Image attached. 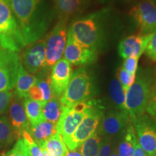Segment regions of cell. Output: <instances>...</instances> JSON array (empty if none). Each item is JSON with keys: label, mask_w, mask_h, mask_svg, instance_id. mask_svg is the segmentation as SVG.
Segmentation results:
<instances>
[{"label": "cell", "mask_w": 156, "mask_h": 156, "mask_svg": "<svg viewBox=\"0 0 156 156\" xmlns=\"http://www.w3.org/2000/svg\"><path fill=\"white\" fill-rule=\"evenodd\" d=\"M73 68L64 58H60L51 69L50 83L54 97L60 98L63 95L72 76Z\"/></svg>", "instance_id": "obj_15"}, {"label": "cell", "mask_w": 156, "mask_h": 156, "mask_svg": "<svg viewBox=\"0 0 156 156\" xmlns=\"http://www.w3.org/2000/svg\"><path fill=\"white\" fill-rule=\"evenodd\" d=\"M116 73V78L119 81L123 89L126 91L134 83L136 75H130L122 67L118 68Z\"/></svg>", "instance_id": "obj_30"}, {"label": "cell", "mask_w": 156, "mask_h": 156, "mask_svg": "<svg viewBox=\"0 0 156 156\" xmlns=\"http://www.w3.org/2000/svg\"><path fill=\"white\" fill-rule=\"evenodd\" d=\"M46 39L28 45L22 55L23 66L28 73L35 75L44 67L46 62Z\"/></svg>", "instance_id": "obj_14"}, {"label": "cell", "mask_w": 156, "mask_h": 156, "mask_svg": "<svg viewBox=\"0 0 156 156\" xmlns=\"http://www.w3.org/2000/svg\"><path fill=\"white\" fill-rule=\"evenodd\" d=\"M65 156H83V155H82V153H80V152L79 151H77V149L73 150V151L67 149V153H66Z\"/></svg>", "instance_id": "obj_37"}, {"label": "cell", "mask_w": 156, "mask_h": 156, "mask_svg": "<svg viewBox=\"0 0 156 156\" xmlns=\"http://www.w3.org/2000/svg\"><path fill=\"white\" fill-rule=\"evenodd\" d=\"M93 80L87 69L80 68L76 70L73 74L65 91L60 98L62 106L71 107L77 103L90 100L94 91Z\"/></svg>", "instance_id": "obj_5"}, {"label": "cell", "mask_w": 156, "mask_h": 156, "mask_svg": "<svg viewBox=\"0 0 156 156\" xmlns=\"http://www.w3.org/2000/svg\"><path fill=\"white\" fill-rule=\"evenodd\" d=\"M62 112V106L58 98L53 96L51 100L43 104V115L45 121L57 124Z\"/></svg>", "instance_id": "obj_24"}, {"label": "cell", "mask_w": 156, "mask_h": 156, "mask_svg": "<svg viewBox=\"0 0 156 156\" xmlns=\"http://www.w3.org/2000/svg\"><path fill=\"white\" fill-rule=\"evenodd\" d=\"M119 1L124 4H132V3H134V2H136V0H119Z\"/></svg>", "instance_id": "obj_38"}, {"label": "cell", "mask_w": 156, "mask_h": 156, "mask_svg": "<svg viewBox=\"0 0 156 156\" xmlns=\"http://www.w3.org/2000/svg\"><path fill=\"white\" fill-rule=\"evenodd\" d=\"M47 73V71H41L40 74L37 76V81L28 93V98L39 101L43 104L51 100L54 96L51 87L50 77Z\"/></svg>", "instance_id": "obj_19"}, {"label": "cell", "mask_w": 156, "mask_h": 156, "mask_svg": "<svg viewBox=\"0 0 156 156\" xmlns=\"http://www.w3.org/2000/svg\"><path fill=\"white\" fill-rule=\"evenodd\" d=\"M98 54V52L85 47L78 43L71 34L68 32L64 56L70 64L86 66L93 64L97 60Z\"/></svg>", "instance_id": "obj_13"}, {"label": "cell", "mask_w": 156, "mask_h": 156, "mask_svg": "<svg viewBox=\"0 0 156 156\" xmlns=\"http://www.w3.org/2000/svg\"><path fill=\"white\" fill-rule=\"evenodd\" d=\"M41 146H43L51 156H65L67 151V146L58 133H56Z\"/></svg>", "instance_id": "obj_27"}, {"label": "cell", "mask_w": 156, "mask_h": 156, "mask_svg": "<svg viewBox=\"0 0 156 156\" xmlns=\"http://www.w3.org/2000/svg\"><path fill=\"white\" fill-rule=\"evenodd\" d=\"M21 64L16 52L0 48V92L14 88Z\"/></svg>", "instance_id": "obj_10"}, {"label": "cell", "mask_w": 156, "mask_h": 156, "mask_svg": "<svg viewBox=\"0 0 156 156\" xmlns=\"http://www.w3.org/2000/svg\"><path fill=\"white\" fill-rule=\"evenodd\" d=\"M3 156H31L30 149L27 142L23 138H19L10 151Z\"/></svg>", "instance_id": "obj_29"}, {"label": "cell", "mask_w": 156, "mask_h": 156, "mask_svg": "<svg viewBox=\"0 0 156 156\" xmlns=\"http://www.w3.org/2000/svg\"><path fill=\"white\" fill-rule=\"evenodd\" d=\"M132 156H147V154L146 153V152L142 149L141 146L137 142L135 147H134L133 154H132Z\"/></svg>", "instance_id": "obj_36"}, {"label": "cell", "mask_w": 156, "mask_h": 156, "mask_svg": "<svg viewBox=\"0 0 156 156\" xmlns=\"http://www.w3.org/2000/svg\"><path fill=\"white\" fill-rule=\"evenodd\" d=\"M25 113L28 117L30 126L45 121L43 115V103L39 101L26 98L23 101Z\"/></svg>", "instance_id": "obj_23"}, {"label": "cell", "mask_w": 156, "mask_h": 156, "mask_svg": "<svg viewBox=\"0 0 156 156\" xmlns=\"http://www.w3.org/2000/svg\"><path fill=\"white\" fill-rule=\"evenodd\" d=\"M0 46L2 49L16 53L26 46L10 0H0Z\"/></svg>", "instance_id": "obj_4"}, {"label": "cell", "mask_w": 156, "mask_h": 156, "mask_svg": "<svg viewBox=\"0 0 156 156\" xmlns=\"http://www.w3.org/2000/svg\"><path fill=\"white\" fill-rule=\"evenodd\" d=\"M108 92L112 102L116 107L117 110L125 111L126 91L123 87L116 77L111 81L108 87Z\"/></svg>", "instance_id": "obj_25"}, {"label": "cell", "mask_w": 156, "mask_h": 156, "mask_svg": "<svg viewBox=\"0 0 156 156\" xmlns=\"http://www.w3.org/2000/svg\"><path fill=\"white\" fill-rule=\"evenodd\" d=\"M155 76L151 68L138 70L134 83L126 90L125 109L132 120L143 115L146 111Z\"/></svg>", "instance_id": "obj_3"}, {"label": "cell", "mask_w": 156, "mask_h": 156, "mask_svg": "<svg viewBox=\"0 0 156 156\" xmlns=\"http://www.w3.org/2000/svg\"><path fill=\"white\" fill-rule=\"evenodd\" d=\"M17 138L19 137L12 126L8 117H0V148L7 147Z\"/></svg>", "instance_id": "obj_26"}, {"label": "cell", "mask_w": 156, "mask_h": 156, "mask_svg": "<svg viewBox=\"0 0 156 156\" xmlns=\"http://www.w3.org/2000/svg\"><path fill=\"white\" fill-rule=\"evenodd\" d=\"M144 53L152 60L156 62V33L149 34L148 41Z\"/></svg>", "instance_id": "obj_32"}, {"label": "cell", "mask_w": 156, "mask_h": 156, "mask_svg": "<svg viewBox=\"0 0 156 156\" xmlns=\"http://www.w3.org/2000/svg\"><path fill=\"white\" fill-rule=\"evenodd\" d=\"M90 0H54V7L58 20L68 21L81 14L87 8Z\"/></svg>", "instance_id": "obj_18"}, {"label": "cell", "mask_w": 156, "mask_h": 156, "mask_svg": "<svg viewBox=\"0 0 156 156\" xmlns=\"http://www.w3.org/2000/svg\"><path fill=\"white\" fill-rule=\"evenodd\" d=\"M37 79H38V77L36 75L28 73L21 64L13 94L23 100L28 98L29 91L31 87L35 85Z\"/></svg>", "instance_id": "obj_20"}, {"label": "cell", "mask_w": 156, "mask_h": 156, "mask_svg": "<svg viewBox=\"0 0 156 156\" xmlns=\"http://www.w3.org/2000/svg\"><path fill=\"white\" fill-rule=\"evenodd\" d=\"M97 1L101 4H106L108 2H112L114 0H97Z\"/></svg>", "instance_id": "obj_39"}, {"label": "cell", "mask_w": 156, "mask_h": 156, "mask_svg": "<svg viewBox=\"0 0 156 156\" xmlns=\"http://www.w3.org/2000/svg\"><path fill=\"white\" fill-rule=\"evenodd\" d=\"M140 35L156 33V0H140L129 11Z\"/></svg>", "instance_id": "obj_9"}, {"label": "cell", "mask_w": 156, "mask_h": 156, "mask_svg": "<svg viewBox=\"0 0 156 156\" xmlns=\"http://www.w3.org/2000/svg\"><path fill=\"white\" fill-rule=\"evenodd\" d=\"M110 9L105 8L76 18L68 32L78 43L98 53L106 42V21Z\"/></svg>", "instance_id": "obj_2"}, {"label": "cell", "mask_w": 156, "mask_h": 156, "mask_svg": "<svg viewBox=\"0 0 156 156\" xmlns=\"http://www.w3.org/2000/svg\"><path fill=\"white\" fill-rule=\"evenodd\" d=\"M13 93L11 91L0 92V116L9 110V104Z\"/></svg>", "instance_id": "obj_33"}, {"label": "cell", "mask_w": 156, "mask_h": 156, "mask_svg": "<svg viewBox=\"0 0 156 156\" xmlns=\"http://www.w3.org/2000/svg\"><path fill=\"white\" fill-rule=\"evenodd\" d=\"M112 140L110 137H104L101 140L98 156H110L112 151Z\"/></svg>", "instance_id": "obj_35"}, {"label": "cell", "mask_w": 156, "mask_h": 156, "mask_svg": "<svg viewBox=\"0 0 156 156\" xmlns=\"http://www.w3.org/2000/svg\"><path fill=\"white\" fill-rule=\"evenodd\" d=\"M138 60L139 58L133 56L124 58V62H123L122 67L130 75H136L138 68Z\"/></svg>", "instance_id": "obj_34"}, {"label": "cell", "mask_w": 156, "mask_h": 156, "mask_svg": "<svg viewBox=\"0 0 156 156\" xmlns=\"http://www.w3.org/2000/svg\"><path fill=\"white\" fill-rule=\"evenodd\" d=\"M147 156H156V154H152V155H147Z\"/></svg>", "instance_id": "obj_41"}, {"label": "cell", "mask_w": 156, "mask_h": 156, "mask_svg": "<svg viewBox=\"0 0 156 156\" xmlns=\"http://www.w3.org/2000/svg\"><path fill=\"white\" fill-rule=\"evenodd\" d=\"M110 156H119V154H118V152H117V149L116 147H115L114 149V151H112V153H111Z\"/></svg>", "instance_id": "obj_40"}, {"label": "cell", "mask_w": 156, "mask_h": 156, "mask_svg": "<svg viewBox=\"0 0 156 156\" xmlns=\"http://www.w3.org/2000/svg\"><path fill=\"white\" fill-rule=\"evenodd\" d=\"M13 12L26 46L41 40L51 16L43 0H10Z\"/></svg>", "instance_id": "obj_1"}, {"label": "cell", "mask_w": 156, "mask_h": 156, "mask_svg": "<svg viewBox=\"0 0 156 156\" xmlns=\"http://www.w3.org/2000/svg\"><path fill=\"white\" fill-rule=\"evenodd\" d=\"M0 48H1V46H0Z\"/></svg>", "instance_id": "obj_42"}, {"label": "cell", "mask_w": 156, "mask_h": 156, "mask_svg": "<svg viewBox=\"0 0 156 156\" xmlns=\"http://www.w3.org/2000/svg\"><path fill=\"white\" fill-rule=\"evenodd\" d=\"M68 21L58 20L57 23L48 34L46 39V57L42 70L47 71L57 62L63 55L68 34Z\"/></svg>", "instance_id": "obj_7"}, {"label": "cell", "mask_w": 156, "mask_h": 156, "mask_svg": "<svg viewBox=\"0 0 156 156\" xmlns=\"http://www.w3.org/2000/svg\"><path fill=\"white\" fill-rule=\"evenodd\" d=\"M122 135V139L119 142L118 147H116L119 156H132L138 142L134 126L129 124Z\"/></svg>", "instance_id": "obj_22"}, {"label": "cell", "mask_w": 156, "mask_h": 156, "mask_svg": "<svg viewBox=\"0 0 156 156\" xmlns=\"http://www.w3.org/2000/svg\"><path fill=\"white\" fill-rule=\"evenodd\" d=\"M103 138L96 131L80 146L79 151L83 156H98Z\"/></svg>", "instance_id": "obj_28"}, {"label": "cell", "mask_w": 156, "mask_h": 156, "mask_svg": "<svg viewBox=\"0 0 156 156\" xmlns=\"http://www.w3.org/2000/svg\"><path fill=\"white\" fill-rule=\"evenodd\" d=\"M149 35H132L123 38L119 44V54L121 57L139 58L145 52Z\"/></svg>", "instance_id": "obj_17"}, {"label": "cell", "mask_w": 156, "mask_h": 156, "mask_svg": "<svg viewBox=\"0 0 156 156\" xmlns=\"http://www.w3.org/2000/svg\"><path fill=\"white\" fill-rule=\"evenodd\" d=\"M139 145L147 155L156 154V122L145 115L132 120Z\"/></svg>", "instance_id": "obj_11"}, {"label": "cell", "mask_w": 156, "mask_h": 156, "mask_svg": "<svg viewBox=\"0 0 156 156\" xmlns=\"http://www.w3.org/2000/svg\"><path fill=\"white\" fill-rule=\"evenodd\" d=\"M103 115V109L98 101H95L93 106L89 110L75 132L68 139L63 140L69 150H76L83 142L97 131Z\"/></svg>", "instance_id": "obj_6"}, {"label": "cell", "mask_w": 156, "mask_h": 156, "mask_svg": "<svg viewBox=\"0 0 156 156\" xmlns=\"http://www.w3.org/2000/svg\"><path fill=\"white\" fill-rule=\"evenodd\" d=\"M94 102L95 100H88L71 107L62 106V115L56 124V132L62 136L63 140L73 135Z\"/></svg>", "instance_id": "obj_8"}, {"label": "cell", "mask_w": 156, "mask_h": 156, "mask_svg": "<svg viewBox=\"0 0 156 156\" xmlns=\"http://www.w3.org/2000/svg\"><path fill=\"white\" fill-rule=\"evenodd\" d=\"M130 116L125 111L112 110L103 115L97 131L106 137L123 134L129 125Z\"/></svg>", "instance_id": "obj_12"}, {"label": "cell", "mask_w": 156, "mask_h": 156, "mask_svg": "<svg viewBox=\"0 0 156 156\" xmlns=\"http://www.w3.org/2000/svg\"><path fill=\"white\" fill-rule=\"evenodd\" d=\"M29 133L34 141L38 146H41L46 140L57 133L56 124L47 121H43L36 125L30 126Z\"/></svg>", "instance_id": "obj_21"}, {"label": "cell", "mask_w": 156, "mask_h": 156, "mask_svg": "<svg viewBox=\"0 0 156 156\" xmlns=\"http://www.w3.org/2000/svg\"><path fill=\"white\" fill-rule=\"evenodd\" d=\"M146 112L151 118L156 120V74Z\"/></svg>", "instance_id": "obj_31"}, {"label": "cell", "mask_w": 156, "mask_h": 156, "mask_svg": "<svg viewBox=\"0 0 156 156\" xmlns=\"http://www.w3.org/2000/svg\"><path fill=\"white\" fill-rule=\"evenodd\" d=\"M23 101L12 94L8 110V119L19 138H21L23 132H29L30 127V122L25 113Z\"/></svg>", "instance_id": "obj_16"}]
</instances>
